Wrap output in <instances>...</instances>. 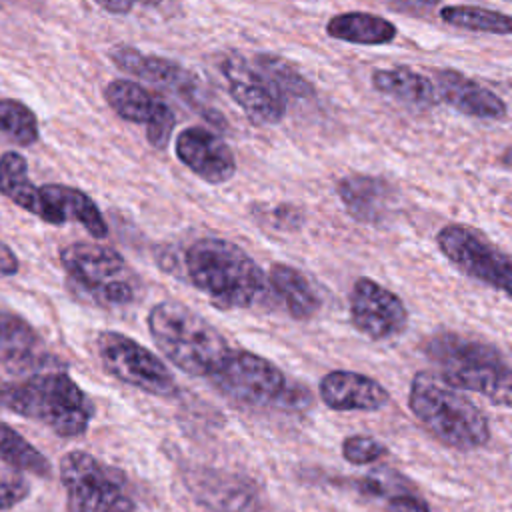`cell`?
<instances>
[{
  "mask_svg": "<svg viewBox=\"0 0 512 512\" xmlns=\"http://www.w3.org/2000/svg\"><path fill=\"white\" fill-rule=\"evenodd\" d=\"M0 132L18 146H32L40 136L38 118L24 102L0 98Z\"/></svg>",
  "mask_w": 512,
  "mask_h": 512,
  "instance_id": "obj_28",
  "label": "cell"
},
{
  "mask_svg": "<svg viewBox=\"0 0 512 512\" xmlns=\"http://www.w3.org/2000/svg\"><path fill=\"white\" fill-rule=\"evenodd\" d=\"M438 100H444L448 106L458 110L464 116L470 118H482V120H500L506 116L508 108L504 100L478 84L476 80L468 78L460 70H438L432 78Z\"/></svg>",
  "mask_w": 512,
  "mask_h": 512,
  "instance_id": "obj_18",
  "label": "cell"
},
{
  "mask_svg": "<svg viewBox=\"0 0 512 512\" xmlns=\"http://www.w3.org/2000/svg\"><path fill=\"white\" fill-rule=\"evenodd\" d=\"M268 218L274 220L276 228H288L294 230L302 224V212L294 204H278L272 208Z\"/></svg>",
  "mask_w": 512,
  "mask_h": 512,
  "instance_id": "obj_32",
  "label": "cell"
},
{
  "mask_svg": "<svg viewBox=\"0 0 512 512\" xmlns=\"http://www.w3.org/2000/svg\"><path fill=\"white\" fill-rule=\"evenodd\" d=\"M30 494V482L16 470L0 468V512H6Z\"/></svg>",
  "mask_w": 512,
  "mask_h": 512,
  "instance_id": "obj_31",
  "label": "cell"
},
{
  "mask_svg": "<svg viewBox=\"0 0 512 512\" xmlns=\"http://www.w3.org/2000/svg\"><path fill=\"white\" fill-rule=\"evenodd\" d=\"M146 324L156 348L188 376L210 380L232 352L204 316L176 300L154 304Z\"/></svg>",
  "mask_w": 512,
  "mask_h": 512,
  "instance_id": "obj_2",
  "label": "cell"
},
{
  "mask_svg": "<svg viewBox=\"0 0 512 512\" xmlns=\"http://www.w3.org/2000/svg\"><path fill=\"white\" fill-rule=\"evenodd\" d=\"M176 158L208 184H224L236 174V156L232 148L204 126H188L176 134Z\"/></svg>",
  "mask_w": 512,
  "mask_h": 512,
  "instance_id": "obj_14",
  "label": "cell"
},
{
  "mask_svg": "<svg viewBox=\"0 0 512 512\" xmlns=\"http://www.w3.org/2000/svg\"><path fill=\"white\" fill-rule=\"evenodd\" d=\"M0 194L46 224H64V218L44 200L40 188L32 184L26 156L16 150H8L0 156Z\"/></svg>",
  "mask_w": 512,
  "mask_h": 512,
  "instance_id": "obj_21",
  "label": "cell"
},
{
  "mask_svg": "<svg viewBox=\"0 0 512 512\" xmlns=\"http://www.w3.org/2000/svg\"><path fill=\"white\" fill-rule=\"evenodd\" d=\"M44 200L64 218V222L74 220L86 228L94 238L108 236V224L96 206V202L82 190L66 184H44L40 186Z\"/></svg>",
  "mask_w": 512,
  "mask_h": 512,
  "instance_id": "obj_24",
  "label": "cell"
},
{
  "mask_svg": "<svg viewBox=\"0 0 512 512\" xmlns=\"http://www.w3.org/2000/svg\"><path fill=\"white\" fill-rule=\"evenodd\" d=\"M386 454H388V448L372 436L352 434L342 440V456L350 464H358V466L372 464V462H378L380 458H384Z\"/></svg>",
  "mask_w": 512,
  "mask_h": 512,
  "instance_id": "obj_30",
  "label": "cell"
},
{
  "mask_svg": "<svg viewBox=\"0 0 512 512\" xmlns=\"http://www.w3.org/2000/svg\"><path fill=\"white\" fill-rule=\"evenodd\" d=\"M388 508L392 512H430V506L424 498L414 494H394L388 498Z\"/></svg>",
  "mask_w": 512,
  "mask_h": 512,
  "instance_id": "obj_33",
  "label": "cell"
},
{
  "mask_svg": "<svg viewBox=\"0 0 512 512\" xmlns=\"http://www.w3.org/2000/svg\"><path fill=\"white\" fill-rule=\"evenodd\" d=\"M96 352L106 372L116 380L158 398L178 394L176 378L168 366L134 338L116 330H102L96 336Z\"/></svg>",
  "mask_w": 512,
  "mask_h": 512,
  "instance_id": "obj_8",
  "label": "cell"
},
{
  "mask_svg": "<svg viewBox=\"0 0 512 512\" xmlns=\"http://www.w3.org/2000/svg\"><path fill=\"white\" fill-rule=\"evenodd\" d=\"M336 194L346 212L362 224L382 222L394 200L392 184L370 174H350L340 178L336 182Z\"/></svg>",
  "mask_w": 512,
  "mask_h": 512,
  "instance_id": "obj_20",
  "label": "cell"
},
{
  "mask_svg": "<svg viewBox=\"0 0 512 512\" xmlns=\"http://www.w3.org/2000/svg\"><path fill=\"white\" fill-rule=\"evenodd\" d=\"M370 82L374 90L410 106L430 108L438 102V92L434 82L428 76L408 66L374 70L370 76Z\"/></svg>",
  "mask_w": 512,
  "mask_h": 512,
  "instance_id": "obj_23",
  "label": "cell"
},
{
  "mask_svg": "<svg viewBox=\"0 0 512 512\" xmlns=\"http://www.w3.org/2000/svg\"><path fill=\"white\" fill-rule=\"evenodd\" d=\"M408 406L418 422L450 448L472 450L490 438L484 412L440 374L416 372L410 382Z\"/></svg>",
  "mask_w": 512,
  "mask_h": 512,
  "instance_id": "obj_4",
  "label": "cell"
},
{
  "mask_svg": "<svg viewBox=\"0 0 512 512\" xmlns=\"http://www.w3.org/2000/svg\"><path fill=\"white\" fill-rule=\"evenodd\" d=\"M436 244L460 272L512 300V256L492 244L478 228L446 224L438 230Z\"/></svg>",
  "mask_w": 512,
  "mask_h": 512,
  "instance_id": "obj_9",
  "label": "cell"
},
{
  "mask_svg": "<svg viewBox=\"0 0 512 512\" xmlns=\"http://www.w3.org/2000/svg\"><path fill=\"white\" fill-rule=\"evenodd\" d=\"M506 2H512V0H506Z\"/></svg>",
  "mask_w": 512,
  "mask_h": 512,
  "instance_id": "obj_39",
  "label": "cell"
},
{
  "mask_svg": "<svg viewBox=\"0 0 512 512\" xmlns=\"http://www.w3.org/2000/svg\"><path fill=\"white\" fill-rule=\"evenodd\" d=\"M326 34L334 40L360 46H384L398 36V28L384 16L372 12H340L326 22Z\"/></svg>",
  "mask_w": 512,
  "mask_h": 512,
  "instance_id": "obj_22",
  "label": "cell"
},
{
  "mask_svg": "<svg viewBox=\"0 0 512 512\" xmlns=\"http://www.w3.org/2000/svg\"><path fill=\"white\" fill-rule=\"evenodd\" d=\"M184 272L196 290L224 310L250 308L268 294L262 268L244 248L226 238L194 240L184 254Z\"/></svg>",
  "mask_w": 512,
  "mask_h": 512,
  "instance_id": "obj_1",
  "label": "cell"
},
{
  "mask_svg": "<svg viewBox=\"0 0 512 512\" xmlns=\"http://www.w3.org/2000/svg\"><path fill=\"white\" fill-rule=\"evenodd\" d=\"M96 2L102 10L110 14H128L134 10V6H158L162 0H92Z\"/></svg>",
  "mask_w": 512,
  "mask_h": 512,
  "instance_id": "obj_35",
  "label": "cell"
},
{
  "mask_svg": "<svg viewBox=\"0 0 512 512\" xmlns=\"http://www.w3.org/2000/svg\"><path fill=\"white\" fill-rule=\"evenodd\" d=\"M110 60L120 70L132 74L148 84L172 90L174 94H180L182 98H186L192 104L198 102L200 86H198L196 76L170 58L146 54L128 44H118L110 50Z\"/></svg>",
  "mask_w": 512,
  "mask_h": 512,
  "instance_id": "obj_16",
  "label": "cell"
},
{
  "mask_svg": "<svg viewBox=\"0 0 512 512\" xmlns=\"http://www.w3.org/2000/svg\"><path fill=\"white\" fill-rule=\"evenodd\" d=\"M4 408L34 420L60 438L82 436L92 418L94 404L66 370H48L4 384Z\"/></svg>",
  "mask_w": 512,
  "mask_h": 512,
  "instance_id": "obj_3",
  "label": "cell"
},
{
  "mask_svg": "<svg viewBox=\"0 0 512 512\" xmlns=\"http://www.w3.org/2000/svg\"><path fill=\"white\" fill-rule=\"evenodd\" d=\"M322 402L336 412H376L390 400L388 390L374 378L354 370H332L318 384Z\"/></svg>",
  "mask_w": 512,
  "mask_h": 512,
  "instance_id": "obj_17",
  "label": "cell"
},
{
  "mask_svg": "<svg viewBox=\"0 0 512 512\" xmlns=\"http://www.w3.org/2000/svg\"><path fill=\"white\" fill-rule=\"evenodd\" d=\"M438 16L442 22L468 32L496 34V36L512 34V16L492 8L470 6V4H450L440 8Z\"/></svg>",
  "mask_w": 512,
  "mask_h": 512,
  "instance_id": "obj_26",
  "label": "cell"
},
{
  "mask_svg": "<svg viewBox=\"0 0 512 512\" xmlns=\"http://www.w3.org/2000/svg\"><path fill=\"white\" fill-rule=\"evenodd\" d=\"M60 264L72 284L92 302L106 308L136 300L138 278L124 256L96 242H74L60 250Z\"/></svg>",
  "mask_w": 512,
  "mask_h": 512,
  "instance_id": "obj_6",
  "label": "cell"
},
{
  "mask_svg": "<svg viewBox=\"0 0 512 512\" xmlns=\"http://www.w3.org/2000/svg\"><path fill=\"white\" fill-rule=\"evenodd\" d=\"M424 350L440 364V376L454 388L472 390L492 404L512 408V366L490 344L460 334H436Z\"/></svg>",
  "mask_w": 512,
  "mask_h": 512,
  "instance_id": "obj_5",
  "label": "cell"
},
{
  "mask_svg": "<svg viewBox=\"0 0 512 512\" xmlns=\"http://www.w3.org/2000/svg\"><path fill=\"white\" fill-rule=\"evenodd\" d=\"M18 270H20L18 256L10 250V246L4 240H0V278L14 276L18 274Z\"/></svg>",
  "mask_w": 512,
  "mask_h": 512,
  "instance_id": "obj_36",
  "label": "cell"
},
{
  "mask_svg": "<svg viewBox=\"0 0 512 512\" xmlns=\"http://www.w3.org/2000/svg\"><path fill=\"white\" fill-rule=\"evenodd\" d=\"M502 160H504V164H510V166H512V148H508V150L504 152Z\"/></svg>",
  "mask_w": 512,
  "mask_h": 512,
  "instance_id": "obj_37",
  "label": "cell"
},
{
  "mask_svg": "<svg viewBox=\"0 0 512 512\" xmlns=\"http://www.w3.org/2000/svg\"><path fill=\"white\" fill-rule=\"evenodd\" d=\"M104 100L122 120L142 124L152 148L164 150L168 146L176 126V114L156 92L134 80L114 78L104 86Z\"/></svg>",
  "mask_w": 512,
  "mask_h": 512,
  "instance_id": "obj_11",
  "label": "cell"
},
{
  "mask_svg": "<svg viewBox=\"0 0 512 512\" xmlns=\"http://www.w3.org/2000/svg\"><path fill=\"white\" fill-rule=\"evenodd\" d=\"M0 408H4V384L0 382Z\"/></svg>",
  "mask_w": 512,
  "mask_h": 512,
  "instance_id": "obj_38",
  "label": "cell"
},
{
  "mask_svg": "<svg viewBox=\"0 0 512 512\" xmlns=\"http://www.w3.org/2000/svg\"><path fill=\"white\" fill-rule=\"evenodd\" d=\"M60 482L68 512H134L136 502L128 478L84 450L60 458Z\"/></svg>",
  "mask_w": 512,
  "mask_h": 512,
  "instance_id": "obj_7",
  "label": "cell"
},
{
  "mask_svg": "<svg viewBox=\"0 0 512 512\" xmlns=\"http://www.w3.org/2000/svg\"><path fill=\"white\" fill-rule=\"evenodd\" d=\"M210 382L224 396L250 406L280 404L288 396L284 372L268 358L248 350H232Z\"/></svg>",
  "mask_w": 512,
  "mask_h": 512,
  "instance_id": "obj_10",
  "label": "cell"
},
{
  "mask_svg": "<svg viewBox=\"0 0 512 512\" xmlns=\"http://www.w3.org/2000/svg\"><path fill=\"white\" fill-rule=\"evenodd\" d=\"M268 282L292 318L308 320L320 310V296L298 268L274 262L268 270Z\"/></svg>",
  "mask_w": 512,
  "mask_h": 512,
  "instance_id": "obj_25",
  "label": "cell"
},
{
  "mask_svg": "<svg viewBox=\"0 0 512 512\" xmlns=\"http://www.w3.org/2000/svg\"><path fill=\"white\" fill-rule=\"evenodd\" d=\"M192 494L218 512H256L258 500L250 482L232 474L198 468L186 476Z\"/></svg>",
  "mask_w": 512,
  "mask_h": 512,
  "instance_id": "obj_19",
  "label": "cell"
},
{
  "mask_svg": "<svg viewBox=\"0 0 512 512\" xmlns=\"http://www.w3.org/2000/svg\"><path fill=\"white\" fill-rule=\"evenodd\" d=\"M386 2L392 10L414 14V16H424L426 12L434 10L440 4V0H386Z\"/></svg>",
  "mask_w": 512,
  "mask_h": 512,
  "instance_id": "obj_34",
  "label": "cell"
},
{
  "mask_svg": "<svg viewBox=\"0 0 512 512\" xmlns=\"http://www.w3.org/2000/svg\"><path fill=\"white\" fill-rule=\"evenodd\" d=\"M350 320L370 340H386L406 328L408 310L396 292L360 276L350 292Z\"/></svg>",
  "mask_w": 512,
  "mask_h": 512,
  "instance_id": "obj_13",
  "label": "cell"
},
{
  "mask_svg": "<svg viewBox=\"0 0 512 512\" xmlns=\"http://www.w3.org/2000/svg\"><path fill=\"white\" fill-rule=\"evenodd\" d=\"M228 94L256 124H278L286 116V98L242 54L232 52L220 60Z\"/></svg>",
  "mask_w": 512,
  "mask_h": 512,
  "instance_id": "obj_12",
  "label": "cell"
},
{
  "mask_svg": "<svg viewBox=\"0 0 512 512\" xmlns=\"http://www.w3.org/2000/svg\"><path fill=\"white\" fill-rule=\"evenodd\" d=\"M0 362L20 374L62 370L40 334L18 314L0 308Z\"/></svg>",
  "mask_w": 512,
  "mask_h": 512,
  "instance_id": "obj_15",
  "label": "cell"
},
{
  "mask_svg": "<svg viewBox=\"0 0 512 512\" xmlns=\"http://www.w3.org/2000/svg\"><path fill=\"white\" fill-rule=\"evenodd\" d=\"M0 460L16 472L40 478H48L52 472L50 460L6 422H0Z\"/></svg>",
  "mask_w": 512,
  "mask_h": 512,
  "instance_id": "obj_27",
  "label": "cell"
},
{
  "mask_svg": "<svg viewBox=\"0 0 512 512\" xmlns=\"http://www.w3.org/2000/svg\"><path fill=\"white\" fill-rule=\"evenodd\" d=\"M256 66L260 72L270 78V82L282 92V96L292 98H312L314 88L312 84L284 58L274 54H258Z\"/></svg>",
  "mask_w": 512,
  "mask_h": 512,
  "instance_id": "obj_29",
  "label": "cell"
}]
</instances>
